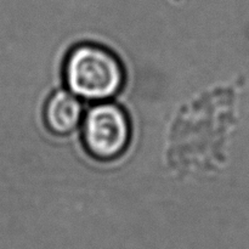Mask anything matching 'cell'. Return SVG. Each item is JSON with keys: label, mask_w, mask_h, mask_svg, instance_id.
<instances>
[{"label": "cell", "mask_w": 249, "mask_h": 249, "mask_svg": "<svg viewBox=\"0 0 249 249\" xmlns=\"http://www.w3.org/2000/svg\"><path fill=\"white\" fill-rule=\"evenodd\" d=\"M65 80L79 99L102 102L112 99L124 84V70L119 58L97 44H79L68 53Z\"/></svg>", "instance_id": "6da1fadb"}, {"label": "cell", "mask_w": 249, "mask_h": 249, "mask_svg": "<svg viewBox=\"0 0 249 249\" xmlns=\"http://www.w3.org/2000/svg\"><path fill=\"white\" fill-rule=\"evenodd\" d=\"M130 139V121L118 105L99 102L83 118V142L95 160H117L126 151Z\"/></svg>", "instance_id": "7a4b0ae2"}, {"label": "cell", "mask_w": 249, "mask_h": 249, "mask_svg": "<svg viewBox=\"0 0 249 249\" xmlns=\"http://www.w3.org/2000/svg\"><path fill=\"white\" fill-rule=\"evenodd\" d=\"M83 105L80 99L67 90L56 91L44 108L45 124L56 135L73 133L83 122Z\"/></svg>", "instance_id": "3957f363"}]
</instances>
